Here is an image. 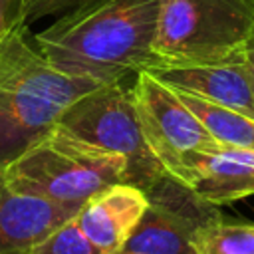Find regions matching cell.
<instances>
[{
  "mask_svg": "<svg viewBox=\"0 0 254 254\" xmlns=\"http://www.w3.org/2000/svg\"><path fill=\"white\" fill-rule=\"evenodd\" d=\"M99 83L54 67L34 44L28 26L0 38V171L46 137L60 115Z\"/></svg>",
  "mask_w": 254,
  "mask_h": 254,
  "instance_id": "7a4b0ae2",
  "label": "cell"
},
{
  "mask_svg": "<svg viewBox=\"0 0 254 254\" xmlns=\"http://www.w3.org/2000/svg\"><path fill=\"white\" fill-rule=\"evenodd\" d=\"M163 0H83L34 34L38 52L60 71L103 83L123 81L155 62Z\"/></svg>",
  "mask_w": 254,
  "mask_h": 254,
  "instance_id": "6da1fadb",
  "label": "cell"
},
{
  "mask_svg": "<svg viewBox=\"0 0 254 254\" xmlns=\"http://www.w3.org/2000/svg\"><path fill=\"white\" fill-rule=\"evenodd\" d=\"M244 64L248 67V73L252 77V85H254V28L248 36V42H246V50H244Z\"/></svg>",
  "mask_w": 254,
  "mask_h": 254,
  "instance_id": "e0dca14e",
  "label": "cell"
},
{
  "mask_svg": "<svg viewBox=\"0 0 254 254\" xmlns=\"http://www.w3.org/2000/svg\"><path fill=\"white\" fill-rule=\"evenodd\" d=\"M252 4H254V0H252Z\"/></svg>",
  "mask_w": 254,
  "mask_h": 254,
  "instance_id": "d6986e66",
  "label": "cell"
},
{
  "mask_svg": "<svg viewBox=\"0 0 254 254\" xmlns=\"http://www.w3.org/2000/svg\"><path fill=\"white\" fill-rule=\"evenodd\" d=\"M117 254H131V252H125V250H119Z\"/></svg>",
  "mask_w": 254,
  "mask_h": 254,
  "instance_id": "ac0fdd59",
  "label": "cell"
},
{
  "mask_svg": "<svg viewBox=\"0 0 254 254\" xmlns=\"http://www.w3.org/2000/svg\"><path fill=\"white\" fill-rule=\"evenodd\" d=\"M145 71L177 91L254 117V85L244 60L192 65L151 64Z\"/></svg>",
  "mask_w": 254,
  "mask_h": 254,
  "instance_id": "ba28073f",
  "label": "cell"
},
{
  "mask_svg": "<svg viewBox=\"0 0 254 254\" xmlns=\"http://www.w3.org/2000/svg\"><path fill=\"white\" fill-rule=\"evenodd\" d=\"M252 28V0H163L153 40V64L192 65L244 60Z\"/></svg>",
  "mask_w": 254,
  "mask_h": 254,
  "instance_id": "277c9868",
  "label": "cell"
},
{
  "mask_svg": "<svg viewBox=\"0 0 254 254\" xmlns=\"http://www.w3.org/2000/svg\"><path fill=\"white\" fill-rule=\"evenodd\" d=\"M56 129L125 157L127 183L143 192L167 173L143 137L131 91L123 81L103 83L83 93L60 115Z\"/></svg>",
  "mask_w": 254,
  "mask_h": 254,
  "instance_id": "5b68a950",
  "label": "cell"
},
{
  "mask_svg": "<svg viewBox=\"0 0 254 254\" xmlns=\"http://www.w3.org/2000/svg\"><path fill=\"white\" fill-rule=\"evenodd\" d=\"M194 254H254V222L212 220L196 230Z\"/></svg>",
  "mask_w": 254,
  "mask_h": 254,
  "instance_id": "4fadbf2b",
  "label": "cell"
},
{
  "mask_svg": "<svg viewBox=\"0 0 254 254\" xmlns=\"http://www.w3.org/2000/svg\"><path fill=\"white\" fill-rule=\"evenodd\" d=\"M75 212L73 206L12 189L0 171V254H30L40 240Z\"/></svg>",
  "mask_w": 254,
  "mask_h": 254,
  "instance_id": "30bf717a",
  "label": "cell"
},
{
  "mask_svg": "<svg viewBox=\"0 0 254 254\" xmlns=\"http://www.w3.org/2000/svg\"><path fill=\"white\" fill-rule=\"evenodd\" d=\"M24 24V0H0V38Z\"/></svg>",
  "mask_w": 254,
  "mask_h": 254,
  "instance_id": "2e32d148",
  "label": "cell"
},
{
  "mask_svg": "<svg viewBox=\"0 0 254 254\" xmlns=\"http://www.w3.org/2000/svg\"><path fill=\"white\" fill-rule=\"evenodd\" d=\"M145 208L147 196L141 189L129 183H115L85 200L73 220L97 254H117Z\"/></svg>",
  "mask_w": 254,
  "mask_h": 254,
  "instance_id": "9c48e42d",
  "label": "cell"
},
{
  "mask_svg": "<svg viewBox=\"0 0 254 254\" xmlns=\"http://www.w3.org/2000/svg\"><path fill=\"white\" fill-rule=\"evenodd\" d=\"M81 2L83 0H24V24L30 26L40 18L64 14Z\"/></svg>",
  "mask_w": 254,
  "mask_h": 254,
  "instance_id": "9a60e30c",
  "label": "cell"
},
{
  "mask_svg": "<svg viewBox=\"0 0 254 254\" xmlns=\"http://www.w3.org/2000/svg\"><path fill=\"white\" fill-rule=\"evenodd\" d=\"M30 254H97V250L77 228L75 220L69 218L44 240H40L30 250Z\"/></svg>",
  "mask_w": 254,
  "mask_h": 254,
  "instance_id": "5bb4252c",
  "label": "cell"
},
{
  "mask_svg": "<svg viewBox=\"0 0 254 254\" xmlns=\"http://www.w3.org/2000/svg\"><path fill=\"white\" fill-rule=\"evenodd\" d=\"M147 208L121 250L131 254H194V234L222 218L216 204L165 173L145 190Z\"/></svg>",
  "mask_w": 254,
  "mask_h": 254,
  "instance_id": "52a82bcc",
  "label": "cell"
},
{
  "mask_svg": "<svg viewBox=\"0 0 254 254\" xmlns=\"http://www.w3.org/2000/svg\"><path fill=\"white\" fill-rule=\"evenodd\" d=\"M8 185L50 202L79 206L99 190L127 183V161L52 129L2 169Z\"/></svg>",
  "mask_w": 254,
  "mask_h": 254,
  "instance_id": "3957f363",
  "label": "cell"
},
{
  "mask_svg": "<svg viewBox=\"0 0 254 254\" xmlns=\"http://www.w3.org/2000/svg\"><path fill=\"white\" fill-rule=\"evenodd\" d=\"M189 187L216 206L254 194V151L222 145L196 155L189 165Z\"/></svg>",
  "mask_w": 254,
  "mask_h": 254,
  "instance_id": "8fae6325",
  "label": "cell"
},
{
  "mask_svg": "<svg viewBox=\"0 0 254 254\" xmlns=\"http://www.w3.org/2000/svg\"><path fill=\"white\" fill-rule=\"evenodd\" d=\"M177 95L189 105V109L202 121V125L210 131V135L218 143L236 149L254 151V117L210 103L206 99H200L185 91H177Z\"/></svg>",
  "mask_w": 254,
  "mask_h": 254,
  "instance_id": "7c38bea8",
  "label": "cell"
},
{
  "mask_svg": "<svg viewBox=\"0 0 254 254\" xmlns=\"http://www.w3.org/2000/svg\"><path fill=\"white\" fill-rule=\"evenodd\" d=\"M129 91L149 149L171 177L189 185L190 161L196 155L218 151L222 143L210 135L175 89L145 69L133 75Z\"/></svg>",
  "mask_w": 254,
  "mask_h": 254,
  "instance_id": "8992f818",
  "label": "cell"
}]
</instances>
